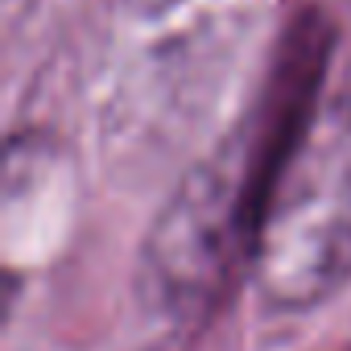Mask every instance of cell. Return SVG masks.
Listing matches in <instances>:
<instances>
[{
    "label": "cell",
    "instance_id": "cell-1",
    "mask_svg": "<svg viewBox=\"0 0 351 351\" xmlns=\"http://www.w3.org/2000/svg\"><path fill=\"white\" fill-rule=\"evenodd\" d=\"M256 281L281 310H306L351 281V104L298 136L265 186L252 236Z\"/></svg>",
    "mask_w": 351,
    "mask_h": 351
},
{
    "label": "cell",
    "instance_id": "cell-2",
    "mask_svg": "<svg viewBox=\"0 0 351 351\" xmlns=\"http://www.w3.org/2000/svg\"><path fill=\"white\" fill-rule=\"evenodd\" d=\"M256 219L261 203H252V173L236 141L191 173L149 236L145 265L161 298L182 310L211 302L240 236H256Z\"/></svg>",
    "mask_w": 351,
    "mask_h": 351
}]
</instances>
